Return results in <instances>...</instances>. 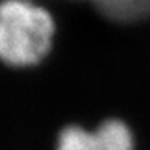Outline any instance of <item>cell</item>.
<instances>
[{"instance_id": "cell-3", "label": "cell", "mask_w": 150, "mask_h": 150, "mask_svg": "<svg viewBox=\"0 0 150 150\" xmlns=\"http://www.w3.org/2000/svg\"><path fill=\"white\" fill-rule=\"evenodd\" d=\"M105 16L120 21L141 19L150 15V0H94Z\"/></svg>"}, {"instance_id": "cell-1", "label": "cell", "mask_w": 150, "mask_h": 150, "mask_svg": "<svg viewBox=\"0 0 150 150\" xmlns=\"http://www.w3.org/2000/svg\"><path fill=\"white\" fill-rule=\"evenodd\" d=\"M56 24L35 0L0 2V61L10 67H32L50 54Z\"/></svg>"}, {"instance_id": "cell-2", "label": "cell", "mask_w": 150, "mask_h": 150, "mask_svg": "<svg viewBox=\"0 0 150 150\" xmlns=\"http://www.w3.org/2000/svg\"><path fill=\"white\" fill-rule=\"evenodd\" d=\"M56 150H136V137L123 120H104L94 128L66 126L58 136Z\"/></svg>"}]
</instances>
